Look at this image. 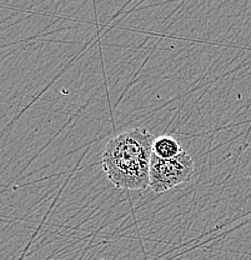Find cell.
<instances>
[{
    "label": "cell",
    "mask_w": 251,
    "mask_h": 260,
    "mask_svg": "<svg viewBox=\"0 0 251 260\" xmlns=\"http://www.w3.org/2000/svg\"><path fill=\"white\" fill-rule=\"evenodd\" d=\"M183 151L182 145L176 138L171 135H161L155 138L153 144V154L161 159H172Z\"/></svg>",
    "instance_id": "3"
},
{
    "label": "cell",
    "mask_w": 251,
    "mask_h": 260,
    "mask_svg": "<svg viewBox=\"0 0 251 260\" xmlns=\"http://www.w3.org/2000/svg\"><path fill=\"white\" fill-rule=\"evenodd\" d=\"M195 173V164L190 154L183 150L172 159H161L151 155L149 188L153 193L163 194L190 181Z\"/></svg>",
    "instance_id": "2"
},
{
    "label": "cell",
    "mask_w": 251,
    "mask_h": 260,
    "mask_svg": "<svg viewBox=\"0 0 251 260\" xmlns=\"http://www.w3.org/2000/svg\"><path fill=\"white\" fill-rule=\"evenodd\" d=\"M155 138L144 128L128 129L107 142L102 169L119 190H144L149 186L150 161Z\"/></svg>",
    "instance_id": "1"
}]
</instances>
